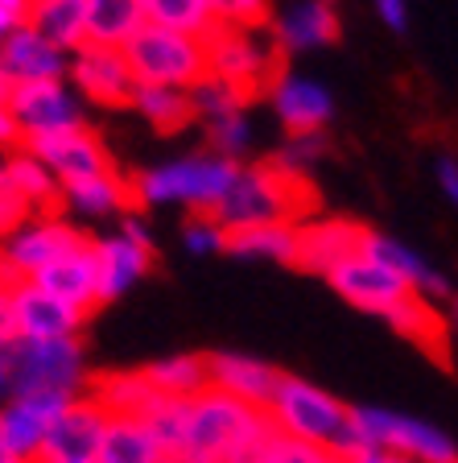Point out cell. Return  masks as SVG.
I'll return each instance as SVG.
<instances>
[{
  "label": "cell",
  "instance_id": "1",
  "mask_svg": "<svg viewBox=\"0 0 458 463\" xmlns=\"http://www.w3.org/2000/svg\"><path fill=\"white\" fill-rule=\"evenodd\" d=\"M326 281H331V289L347 302V307H355V310H363V315L388 323L397 335H405L409 344H417L421 352H434L438 360L450 356L446 352L450 331H446V318L438 315V307L421 298L409 281L397 278L388 265H380L372 252H355V257H347L339 269H331Z\"/></svg>",
  "mask_w": 458,
  "mask_h": 463
},
{
  "label": "cell",
  "instance_id": "2",
  "mask_svg": "<svg viewBox=\"0 0 458 463\" xmlns=\"http://www.w3.org/2000/svg\"><path fill=\"white\" fill-rule=\"evenodd\" d=\"M314 215V186L302 174H289L281 165H244L239 162L231 186L223 191L215 220L228 232L257 228V223H302Z\"/></svg>",
  "mask_w": 458,
  "mask_h": 463
},
{
  "label": "cell",
  "instance_id": "3",
  "mask_svg": "<svg viewBox=\"0 0 458 463\" xmlns=\"http://www.w3.org/2000/svg\"><path fill=\"white\" fill-rule=\"evenodd\" d=\"M265 414L273 418V426H277L281 434L302 439V443H310V447H322V451H331V455L360 451L351 405L339 402L331 389L305 381V376L281 373L277 393H273Z\"/></svg>",
  "mask_w": 458,
  "mask_h": 463
},
{
  "label": "cell",
  "instance_id": "4",
  "mask_svg": "<svg viewBox=\"0 0 458 463\" xmlns=\"http://www.w3.org/2000/svg\"><path fill=\"white\" fill-rule=\"evenodd\" d=\"M239 162L223 154H182L133 174V203L136 207H186V212H215L223 191L231 186Z\"/></svg>",
  "mask_w": 458,
  "mask_h": 463
},
{
  "label": "cell",
  "instance_id": "5",
  "mask_svg": "<svg viewBox=\"0 0 458 463\" xmlns=\"http://www.w3.org/2000/svg\"><path fill=\"white\" fill-rule=\"evenodd\" d=\"M260 418H265V410H257V405L239 402L215 385L202 389V393L186 397V426H182L178 455H186L191 463H223L257 430Z\"/></svg>",
  "mask_w": 458,
  "mask_h": 463
},
{
  "label": "cell",
  "instance_id": "6",
  "mask_svg": "<svg viewBox=\"0 0 458 463\" xmlns=\"http://www.w3.org/2000/svg\"><path fill=\"white\" fill-rule=\"evenodd\" d=\"M91 389L83 335L67 339H13V389L9 393L79 397Z\"/></svg>",
  "mask_w": 458,
  "mask_h": 463
},
{
  "label": "cell",
  "instance_id": "7",
  "mask_svg": "<svg viewBox=\"0 0 458 463\" xmlns=\"http://www.w3.org/2000/svg\"><path fill=\"white\" fill-rule=\"evenodd\" d=\"M128 67H133L136 83H157V87H182L191 91L202 75H210L207 38L199 33H182V29H165L145 21V29L125 46Z\"/></svg>",
  "mask_w": 458,
  "mask_h": 463
},
{
  "label": "cell",
  "instance_id": "8",
  "mask_svg": "<svg viewBox=\"0 0 458 463\" xmlns=\"http://www.w3.org/2000/svg\"><path fill=\"white\" fill-rule=\"evenodd\" d=\"M351 414H355L360 447L397 451L413 463H458V443L442 426L425 422V418L384 410V405H351Z\"/></svg>",
  "mask_w": 458,
  "mask_h": 463
},
{
  "label": "cell",
  "instance_id": "9",
  "mask_svg": "<svg viewBox=\"0 0 458 463\" xmlns=\"http://www.w3.org/2000/svg\"><path fill=\"white\" fill-rule=\"evenodd\" d=\"M83 241V228L70 223L67 212H29L9 236H0V273L9 281H29Z\"/></svg>",
  "mask_w": 458,
  "mask_h": 463
},
{
  "label": "cell",
  "instance_id": "10",
  "mask_svg": "<svg viewBox=\"0 0 458 463\" xmlns=\"http://www.w3.org/2000/svg\"><path fill=\"white\" fill-rule=\"evenodd\" d=\"M207 58L210 75L236 83L239 91H248L252 99L265 96V87L273 83V75L281 71V50L273 42V33L265 29H223L215 25L207 33Z\"/></svg>",
  "mask_w": 458,
  "mask_h": 463
},
{
  "label": "cell",
  "instance_id": "11",
  "mask_svg": "<svg viewBox=\"0 0 458 463\" xmlns=\"http://www.w3.org/2000/svg\"><path fill=\"white\" fill-rule=\"evenodd\" d=\"M9 116L17 125L21 145L42 141L54 133L83 128V99L70 87V79H42V83H17L9 91Z\"/></svg>",
  "mask_w": 458,
  "mask_h": 463
},
{
  "label": "cell",
  "instance_id": "12",
  "mask_svg": "<svg viewBox=\"0 0 458 463\" xmlns=\"http://www.w3.org/2000/svg\"><path fill=\"white\" fill-rule=\"evenodd\" d=\"M70 87L79 91L83 104L96 108H133L136 96V75L128 67V54L116 46H79L70 54V71H67Z\"/></svg>",
  "mask_w": 458,
  "mask_h": 463
},
{
  "label": "cell",
  "instance_id": "13",
  "mask_svg": "<svg viewBox=\"0 0 458 463\" xmlns=\"http://www.w3.org/2000/svg\"><path fill=\"white\" fill-rule=\"evenodd\" d=\"M87 318L79 307L54 298L38 281H13L9 286V331L13 339H67L83 335Z\"/></svg>",
  "mask_w": 458,
  "mask_h": 463
},
{
  "label": "cell",
  "instance_id": "14",
  "mask_svg": "<svg viewBox=\"0 0 458 463\" xmlns=\"http://www.w3.org/2000/svg\"><path fill=\"white\" fill-rule=\"evenodd\" d=\"M75 397H54V393H9L0 402V447L9 451L13 463H38L46 434L54 418L67 410Z\"/></svg>",
  "mask_w": 458,
  "mask_h": 463
},
{
  "label": "cell",
  "instance_id": "15",
  "mask_svg": "<svg viewBox=\"0 0 458 463\" xmlns=\"http://www.w3.org/2000/svg\"><path fill=\"white\" fill-rule=\"evenodd\" d=\"M107 422H112V414H107L104 405L91 393H79L75 402H67V410L54 418L38 463H99V447H104Z\"/></svg>",
  "mask_w": 458,
  "mask_h": 463
},
{
  "label": "cell",
  "instance_id": "16",
  "mask_svg": "<svg viewBox=\"0 0 458 463\" xmlns=\"http://www.w3.org/2000/svg\"><path fill=\"white\" fill-rule=\"evenodd\" d=\"M265 99L277 116V125L294 133H326V125L334 120V99L318 79L297 75V71H277L273 83L265 87Z\"/></svg>",
  "mask_w": 458,
  "mask_h": 463
},
{
  "label": "cell",
  "instance_id": "17",
  "mask_svg": "<svg viewBox=\"0 0 458 463\" xmlns=\"http://www.w3.org/2000/svg\"><path fill=\"white\" fill-rule=\"evenodd\" d=\"M363 236L368 228L343 215H310L297 223V269L331 278V269H339L347 257L363 252Z\"/></svg>",
  "mask_w": 458,
  "mask_h": 463
},
{
  "label": "cell",
  "instance_id": "18",
  "mask_svg": "<svg viewBox=\"0 0 458 463\" xmlns=\"http://www.w3.org/2000/svg\"><path fill=\"white\" fill-rule=\"evenodd\" d=\"M29 149L50 165L58 183H83V178H99V174L116 170L107 145L99 141L91 128H70V133H54V137H42V141H29Z\"/></svg>",
  "mask_w": 458,
  "mask_h": 463
},
{
  "label": "cell",
  "instance_id": "19",
  "mask_svg": "<svg viewBox=\"0 0 458 463\" xmlns=\"http://www.w3.org/2000/svg\"><path fill=\"white\" fill-rule=\"evenodd\" d=\"M268 33L281 54H314L339 42V13L326 0H289L281 13H273Z\"/></svg>",
  "mask_w": 458,
  "mask_h": 463
},
{
  "label": "cell",
  "instance_id": "20",
  "mask_svg": "<svg viewBox=\"0 0 458 463\" xmlns=\"http://www.w3.org/2000/svg\"><path fill=\"white\" fill-rule=\"evenodd\" d=\"M96 244V265H99V302L125 298L133 286H141L145 273L153 269V241H136L125 228H116L112 236H99Z\"/></svg>",
  "mask_w": 458,
  "mask_h": 463
},
{
  "label": "cell",
  "instance_id": "21",
  "mask_svg": "<svg viewBox=\"0 0 458 463\" xmlns=\"http://www.w3.org/2000/svg\"><path fill=\"white\" fill-rule=\"evenodd\" d=\"M70 54L46 42L33 25L13 29L9 38L0 42V75L17 83H42V79H67Z\"/></svg>",
  "mask_w": 458,
  "mask_h": 463
},
{
  "label": "cell",
  "instance_id": "22",
  "mask_svg": "<svg viewBox=\"0 0 458 463\" xmlns=\"http://www.w3.org/2000/svg\"><path fill=\"white\" fill-rule=\"evenodd\" d=\"M363 252H372L380 265H388L397 278H405L421 294V298L434 302V307H438V302H446V298H454V281H450L430 257H421L413 244H405V241H397V236H384V232L368 228V236H363Z\"/></svg>",
  "mask_w": 458,
  "mask_h": 463
},
{
  "label": "cell",
  "instance_id": "23",
  "mask_svg": "<svg viewBox=\"0 0 458 463\" xmlns=\"http://www.w3.org/2000/svg\"><path fill=\"white\" fill-rule=\"evenodd\" d=\"M207 364H210V385L215 389L257 405V410H268V402L277 393L281 368H273L260 356H248V352H231V347L228 352H207Z\"/></svg>",
  "mask_w": 458,
  "mask_h": 463
},
{
  "label": "cell",
  "instance_id": "24",
  "mask_svg": "<svg viewBox=\"0 0 458 463\" xmlns=\"http://www.w3.org/2000/svg\"><path fill=\"white\" fill-rule=\"evenodd\" d=\"M33 281L46 286L54 298L79 307L83 315H96V307H104V302H99V265H96V244H91V236H87L83 244H75L70 252H62L54 265H46Z\"/></svg>",
  "mask_w": 458,
  "mask_h": 463
},
{
  "label": "cell",
  "instance_id": "25",
  "mask_svg": "<svg viewBox=\"0 0 458 463\" xmlns=\"http://www.w3.org/2000/svg\"><path fill=\"white\" fill-rule=\"evenodd\" d=\"M5 174H9V186L29 212H62V183L29 145L5 149Z\"/></svg>",
  "mask_w": 458,
  "mask_h": 463
},
{
  "label": "cell",
  "instance_id": "26",
  "mask_svg": "<svg viewBox=\"0 0 458 463\" xmlns=\"http://www.w3.org/2000/svg\"><path fill=\"white\" fill-rule=\"evenodd\" d=\"M112 418H145L153 405L162 402V393L153 389V381L145 376V368H120V373H99L91 376V389Z\"/></svg>",
  "mask_w": 458,
  "mask_h": 463
},
{
  "label": "cell",
  "instance_id": "27",
  "mask_svg": "<svg viewBox=\"0 0 458 463\" xmlns=\"http://www.w3.org/2000/svg\"><path fill=\"white\" fill-rule=\"evenodd\" d=\"M133 207V186L120 170H107L99 178L62 186V212H75L83 220H107V215H125Z\"/></svg>",
  "mask_w": 458,
  "mask_h": 463
},
{
  "label": "cell",
  "instance_id": "28",
  "mask_svg": "<svg viewBox=\"0 0 458 463\" xmlns=\"http://www.w3.org/2000/svg\"><path fill=\"white\" fill-rule=\"evenodd\" d=\"M228 252L239 260H268L297 269V223H257L228 232Z\"/></svg>",
  "mask_w": 458,
  "mask_h": 463
},
{
  "label": "cell",
  "instance_id": "29",
  "mask_svg": "<svg viewBox=\"0 0 458 463\" xmlns=\"http://www.w3.org/2000/svg\"><path fill=\"white\" fill-rule=\"evenodd\" d=\"M145 21H149L145 0H87V42L91 46L125 50L145 29Z\"/></svg>",
  "mask_w": 458,
  "mask_h": 463
},
{
  "label": "cell",
  "instance_id": "30",
  "mask_svg": "<svg viewBox=\"0 0 458 463\" xmlns=\"http://www.w3.org/2000/svg\"><path fill=\"white\" fill-rule=\"evenodd\" d=\"M29 25L58 50L75 54L79 46H87V0H33Z\"/></svg>",
  "mask_w": 458,
  "mask_h": 463
},
{
  "label": "cell",
  "instance_id": "31",
  "mask_svg": "<svg viewBox=\"0 0 458 463\" xmlns=\"http://www.w3.org/2000/svg\"><path fill=\"white\" fill-rule=\"evenodd\" d=\"M133 108L145 125H153L157 133H182L194 125V99L182 87H157V83H136Z\"/></svg>",
  "mask_w": 458,
  "mask_h": 463
},
{
  "label": "cell",
  "instance_id": "32",
  "mask_svg": "<svg viewBox=\"0 0 458 463\" xmlns=\"http://www.w3.org/2000/svg\"><path fill=\"white\" fill-rule=\"evenodd\" d=\"M145 376L165 397H194L210 389V364L202 352H173L165 360H153V364H145Z\"/></svg>",
  "mask_w": 458,
  "mask_h": 463
},
{
  "label": "cell",
  "instance_id": "33",
  "mask_svg": "<svg viewBox=\"0 0 458 463\" xmlns=\"http://www.w3.org/2000/svg\"><path fill=\"white\" fill-rule=\"evenodd\" d=\"M165 451L145 418H112L99 447V463H162Z\"/></svg>",
  "mask_w": 458,
  "mask_h": 463
},
{
  "label": "cell",
  "instance_id": "34",
  "mask_svg": "<svg viewBox=\"0 0 458 463\" xmlns=\"http://www.w3.org/2000/svg\"><path fill=\"white\" fill-rule=\"evenodd\" d=\"M145 17H149L153 25L199 33V38H207L210 29H215L210 0H145Z\"/></svg>",
  "mask_w": 458,
  "mask_h": 463
},
{
  "label": "cell",
  "instance_id": "35",
  "mask_svg": "<svg viewBox=\"0 0 458 463\" xmlns=\"http://www.w3.org/2000/svg\"><path fill=\"white\" fill-rule=\"evenodd\" d=\"M191 99H194V120H199V125H210V120L231 116L252 104L248 91H239L236 83H228V79H220V75H202L199 83L191 87Z\"/></svg>",
  "mask_w": 458,
  "mask_h": 463
},
{
  "label": "cell",
  "instance_id": "36",
  "mask_svg": "<svg viewBox=\"0 0 458 463\" xmlns=\"http://www.w3.org/2000/svg\"><path fill=\"white\" fill-rule=\"evenodd\" d=\"M202 133H207L210 154H223V157H231V162H239V157L252 149V116H248V108H239V112L202 125Z\"/></svg>",
  "mask_w": 458,
  "mask_h": 463
},
{
  "label": "cell",
  "instance_id": "37",
  "mask_svg": "<svg viewBox=\"0 0 458 463\" xmlns=\"http://www.w3.org/2000/svg\"><path fill=\"white\" fill-rule=\"evenodd\" d=\"M326 154H331V137H326V133H294V137H285V141H281V149L273 154V165L310 178V170H314V165H322Z\"/></svg>",
  "mask_w": 458,
  "mask_h": 463
},
{
  "label": "cell",
  "instance_id": "38",
  "mask_svg": "<svg viewBox=\"0 0 458 463\" xmlns=\"http://www.w3.org/2000/svg\"><path fill=\"white\" fill-rule=\"evenodd\" d=\"M182 249L194 252V257L228 252V228L215 220V212H191L182 223Z\"/></svg>",
  "mask_w": 458,
  "mask_h": 463
},
{
  "label": "cell",
  "instance_id": "39",
  "mask_svg": "<svg viewBox=\"0 0 458 463\" xmlns=\"http://www.w3.org/2000/svg\"><path fill=\"white\" fill-rule=\"evenodd\" d=\"M145 426L153 430V439L162 443L165 455H178L182 447V426H186V397H165L145 414Z\"/></svg>",
  "mask_w": 458,
  "mask_h": 463
},
{
  "label": "cell",
  "instance_id": "40",
  "mask_svg": "<svg viewBox=\"0 0 458 463\" xmlns=\"http://www.w3.org/2000/svg\"><path fill=\"white\" fill-rule=\"evenodd\" d=\"M210 13L223 29H265L273 21V0H210Z\"/></svg>",
  "mask_w": 458,
  "mask_h": 463
},
{
  "label": "cell",
  "instance_id": "41",
  "mask_svg": "<svg viewBox=\"0 0 458 463\" xmlns=\"http://www.w3.org/2000/svg\"><path fill=\"white\" fill-rule=\"evenodd\" d=\"M260 463H339V455L322 451V447H310L302 439H289V434H273L260 455Z\"/></svg>",
  "mask_w": 458,
  "mask_h": 463
},
{
  "label": "cell",
  "instance_id": "42",
  "mask_svg": "<svg viewBox=\"0 0 458 463\" xmlns=\"http://www.w3.org/2000/svg\"><path fill=\"white\" fill-rule=\"evenodd\" d=\"M29 215V207L17 199V191L9 186V174H5V154H0V236H9L21 220Z\"/></svg>",
  "mask_w": 458,
  "mask_h": 463
},
{
  "label": "cell",
  "instance_id": "43",
  "mask_svg": "<svg viewBox=\"0 0 458 463\" xmlns=\"http://www.w3.org/2000/svg\"><path fill=\"white\" fill-rule=\"evenodd\" d=\"M372 9L392 33H405V29H409V0H372Z\"/></svg>",
  "mask_w": 458,
  "mask_h": 463
},
{
  "label": "cell",
  "instance_id": "44",
  "mask_svg": "<svg viewBox=\"0 0 458 463\" xmlns=\"http://www.w3.org/2000/svg\"><path fill=\"white\" fill-rule=\"evenodd\" d=\"M29 9H33V0H0V33L29 25Z\"/></svg>",
  "mask_w": 458,
  "mask_h": 463
},
{
  "label": "cell",
  "instance_id": "45",
  "mask_svg": "<svg viewBox=\"0 0 458 463\" xmlns=\"http://www.w3.org/2000/svg\"><path fill=\"white\" fill-rule=\"evenodd\" d=\"M339 463H413L397 451H380V447H360L351 455H339Z\"/></svg>",
  "mask_w": 458,
  "mask_h": 463
},
{
  "label": "cell",
  "instance_id": "46",
  "mask_svg": "<svg viewBox=\"0 0 458 463\" xmlns=\"http://www.w3.org/2000/svg\"><path fill=\"white\" fill-rule=\"evenodd\" d=\"M438 186H442V194H446L450 203L458 207V157H438Z\"/></svg>",
  "mask_w": 458,
  "mask_h": 463
},
{
  "label": "cell",
  "instance_id": "47",
  "mask_svg": "<svg viewBox=\"0 0 458 463\" xmlns=\"http://www.w3.org/2000/svg\"><path fill=\"white\" fill-rule=\"evenodd\" d=\"M9 389H13V339H5L0 344V402L9 397Z\"/></svg>",
  "mask_w": 458,
  "mask_h": 463
},
{
  "label": "cell",
  "instance_id": "48",
  "mask_svg": "<svg viewBox=\"0 0 458 463\" xmlns=\"http://www.w3.org/2000/svg\"><path fill=\"white\" fill-rule=\"evenodd\" d=\"M9 286H13V281L0 273V344H5V339H13V331H9Z\"/></svg>",
  "mask_w": 458,
  "mask_h": 463
},
{
  "label": "cell",
  "instance_id": "49",
  "mask_svg": "<svg viewBox=\"0 0 458 463\" xmlns=\"http://www.w3.org/2000/svg\"><path fill=\"white\" fill-rule=\"evenodd\" d=\"M13 145H21V137H17V125H13L9 108H0V154H5V149H13Z\"/></svg>",
  "mask_w": 458,
  "mask_h": 463
},
{
  "label": "cell",
  "instance_id": "50",
  "mask_svg": "<svg viewBox=\"0 0 458 463\" xmlns=\"http://www.w3.org/2000/svg\"><path fill=\"white\" fill-rule=\"evenodd\" d=\"M9 91H13V83H9V79H5V75H0V108L9 104Z\"/></svg>",
  "mask_w": 458,
  "mask_h": 463
},
{
  "label": "cell",
  "instance_id": "51",
  "mask_svg": "<svg viewBox=\"0 0 458 463\" xmlns=\"http://www.w3.org/2000/svg\"><path fill=\"white\" fill-rule=\"evenodd\" d=\"M450 327L458 331V294H454V298H450Z\"/></svg>",
  "mask_w": 458,
  "mask_h": 463
},
{
  "label": "cell",
  "instance_id": "52",
  "mask_svg": "<svg viewBox=\"0 0 458 463\" xmlns=\"http://www.w3.org/2000/svg\"><path fill=\"white\" fill-rule=\"evenodd\" d=\"M162 463H191V459H186V455H165Z\"/></svg>",
  "mask_w": 458,
  "mask_h": 463
},
{
  "label": "cell",
  "instance_id": "53",
  "mask_svg": "<svg viewBox=\"0 0 458 463\" xmlns=\"http://www.w3.org/2000/svg\"><path fill=\"white\" fill-rule=\"evenodd\" d=\"M0 463H13V459H9V451H5V447H0Z\"/></svg>",
  "mask_w": 458,
  "mask_h": 463
},
{
  "label": "cell",
  "instance_id": "54",
  "mask_svg": "<svg viewBox=\"0 0 458 463\" xmlns=\"http://www.w3.org/2000/svg\"><path fill=\"white\" fill-rule=\"evenodd\" d=\"M5 38H9V33H0V42H5Z\"/></svg>",
  "mask_w": 458,
  "mask_h": 463
},
{
  "label": "cell",
  "instance_id": "55",
  "mask_svg": "<svg viewBox=\"0 0 458 463\" xmlns=\"http://www.w3.org/2000/svg\"><path fill=\"white\" fill-rule=\"evenodd\" d=\"M326 5H334V0H326Z\"/></svg>",
  "mask_w": 458,
  "mask_h": 463
}]
</instances>
